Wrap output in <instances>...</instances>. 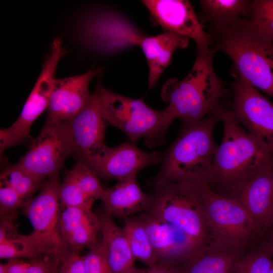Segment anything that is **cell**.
Listing matches in <instances>:
<instances>
[{
    "instance_id": "obj_25",
    "label": "cell",
    "mask_w": 273,
    "mask_h": 273,
    "mask_svg": "<svg viewBox=\"0 0 273 273\" xmlns=\"http://www.w3.org/2000/svg\"><path fill=\"white\" fill-rule=\"evenodd\" d=\"M246 251L217 250L208 247L179 267L182 273H234L237 262Z\"/></svg>"
},
{
    "instance_id": "obj_21",
    "label": "cell",
    "mask_w": 273,
    "mask_h": 273,
    "mask_svg": "<svg viewBox=\"0 0 273 273\" xmlns=\"http://www.w3.org/2000/svg\"><path fill=\"white\" fill-rule=\"evenodd\" d=\"M189 38L174 33L164 31L155 36H146L141 47L147 61L148 87L154 88L161 75L169 66L174 52L189 46Z\"/></svg>"
},
{
    "instance_id": "obj_20",
    "label": "cell",
    "mask_w": 273,
    "mask_h": 273,
    "mask_svg": "<svg viewBox=\"0 0 273 273\" xmlns=\"http://www.w3.org/2000/svg\"><path fill=\"white\" fill-rule=\"evenodd\" d=\"M59 220L58 230L62 242L74 251L89 249L99 239V217L91 210L64 207Z\"/></svg>"
},
{
    "instance_id": "obj_16",
    "label": "cell",
    "mask_w": 273,
    "mask_h": 273,
    "mask_svg": "<svg viewBox=\"0 0 273 273\" xmlns=\"http://www.w3.org/2000/svg\"><path fill=\"white\" fill-rule=\"evenodd\" d=\"M98 73L91 69L80 75L56 79L47 119L67 122L78 114L90 100L89 84Z\"/></svg>"
},
{
    "instance_id": "obj_3",
    "label": "cell",
    "mask_w": 273,
    "mask_h": 273,
    "mask_svg": "<svg viewBox=\"0 0 273 273\" xmlns=\"http://www.w3.org/2000/svg\"><path fill=\"white\" fill-rule=\"evenodd\" d=\"M196 47L195 61L189 73L181 80L168 79L160 93L161 99L168 103L165 109L171 119L179 118L184 124L211 113L228 94L214 69L215 51L211 47Z\"/></svg>"
},
{
    "instance_id": "obj_41",
    "label": "cell",
    "mask_w": 273,
    "mask_h": 273,
    "mask_svg": "<svg viewBox=\"0 0 273 273\" xmlns=\"http://www.w3.org/2000/svg\"><path fill=\"white\" fill-rule=\"evenodd\" d=\"M271 181H272V188H273V166H272V172H271Z\"/></svg>"
},
{
    "instance_id": "obj_38",
    "label": "cell",
    "mask_w": 273,
    "mask_h": 273,
    "mask_svg": "<svg viewBox=\"0 0 273 273\" xmlns=\"http://www.w3.org/2000/svg\"><path fill=\"white\" fill-rule=\"evenodd\" d=\"M270 228H272V232L271 233H270L269 238L267 241L266 242L268 243V244L271 246L273 250V225L270 226Z\"/></svg>"
},
{
    "instance_id": "obj_32",
    "label": "cell",
    "mask_w": 273,
    "mask_h": 273,
    "mask_svg": "<svg viewBox=\"0 0 273 273\" xmlns=\"http://www.w3.org/2000/svg\"><path fill=\"white\" fill-rule=\"evenodd\" d=\"M26 204L24 199L14 189L1 183V218H15L18 210L22 207H24Z\"/></svg>"
},
{
    "instance_id": "obj_31",
    "label": "cell",
    "mask_w": 273,
    "mask_h": 273,
    "mask_svg": "<svg viewBox=\"0 0 273 273\" xmlns=\"http://www.w3.org/2000/svg\"><path fill=\"white\" fill-rule=\"evenodd\" d=\"M82 258L85 273H112L101 239H98Z\"/></svg>"
},
{
    "instance_id": "obj_28",
    "label": "cell",
    "mask_w": 273,
    "mask_h": 273,
    "mask_svg": "<svg viewBox=\"0 0 273 273\" xmlns=\"http://www.w3.org/2000/svg\"><path fill=\"white\" fill-rule=\"evenodd\" d=\"M43 181L17 163L9 165L1 174V183L14 189L26 204L31 200L33 194L41 187Z\"/></svg>"
},
{
    "instance_id": "obj_30",
    "label": "cell",
    "mask_w": 273,
    "mask_h": 273,
    "mask_svg": "<svg viewBox=\"0 0 273 273\" xmlns=\"http://www.w3.org/2000/svg\"><path fill=\"white\" fill-rule=\"evenodd\" d=\"M59 199L64 207H78L87 210H92L96 201L87 195L67 172L60 184Z\"/></svg>"
},
{
    "instance_id": "obj_37",
    "label": "cell",
    "mask_w": 273,
    "mask_h": 273,
    "mask_svg": "<svg viewBox=\"0 0 273 273\" xmlns=\"http://www.w3.org/2000/svg\"><path fill=\"white\" fill-rule=\"evenodd\" d=\"M31 262L17 259L11 260L5 264L8 273H24Z\"/></svg>"
},
{
    "instance_id": "obj_10",
    "label": "cell",
    "mask_w": 273,
    "mask_h": 273,
    "mask_svg": "<svg viewBox=\"0 0 273 273\" xmlns=\"http://www.w3.org/2000/svg\"><path fill=\"white\" fill-rule=\"evenodd\" d=\"M231 109L239 123L273 155V103L241 78L231 84Z\"/></svg>"
},
{
    "instance_id": "obj_36",
    "label": "cell",
    "mask_w": 273,
    "mask_h": 273,
    "mask_svg": "<svg viewBox=\"0 0 273 273\" xmlns=\"http://www.w3.org/2000/svg\"><path fill=\"white\" fill-rule=\"evenodd\" d=\"M127 273H182V272L179 267L163 263H158L144 269L134 267Z\"/></svg>"
},
{
    "instance_id": "obj_35",
    "label": "cell",
    "mask_w": 273,
    "mask_h": 273,
    "mask_svg": "<svg viewBox=\"0 0 273 273\" xmlns=\"http://www.w3.org/2000/svg\"><path fill=\"white\" fill-rule=\"evenodd\" d=\"M59 265L58 257L46 256L32 261L24 273H57Z\"/></svg>"
},
{
    "instance_id": "obj_18",
    "label": "cell",
    "mask_w": 273,
    "mask_h": 273,
    "mask_svg": "<svg viewBox=\"0 0 273 273\" xmlns=\"http://www.w3.org/2000/svg\"><path fill=\"white\" fill-rule=\"evenodd\" d=\"M60 184L59 175L48 178L39 194L24 206L23 213L29 220L33 232L63 243L58 230Z\"/></svg>"
},
{
    "instance_id": "obj_39",
    "label": "cell",
    "mask_w": 273,
    "mask_h": 273,
    "mask_svg": "<svg viewBox=\"0 0 273 273\" xmlns=\"http://www.w3.org/2000/svg\"><path fill=\"white\" fill-rule=\"evenodd\" d=\"M0 273H8L5 264L1 263L0 264Z\"/></svg>"
},
{
    "instance_id": "obj_29",
    "label": "cell",
    "mask_w": 273,
    "mask_h": 273,
    "mask_svg": "<svg viewBox=\"0 0 273 273\" xmlns=\"http://www.w3.org/2000/svg\"><path fill=\"white\" fill-rule=\"evenodd\" d=\"M88 196L95 200L101 199L104 188L99 177L84 162L77 161L70 170L66 171Z\"/></svg>"
},
{
    "instance_id": "obj_22",
    "label": "cell",
    "mask_w": 273,
    "mask_h": 273,
    "mask_svg": "<svg viewBox=\"0 0 273 273\" xmlns=\"http://www.w3.org/2000/svg\"><path fill=\"white\" fill-rule=\"evenodd\" d=\"M98 215L99 232L112 273H127L134 266V258L122 228L104 210Z\"/></svg>"
},
{
    "instance_id": "obj_19",
    "label": "cell",
    "mask_w": 273,
    "mask_h": 273,
    "mask_svg": "<svg viewBox=\"0 0 273 273\" xmlns=\"http://www.w3.org/2000/svg\"><path fill=\"white\" fill-rule=\"evenodd\" d=\"M137 173L118 180L113 187L104 188L101 200L104 210L111 216L124 219L146 211L151 195L144 193L137 180Z\"/></svg>"
},
{
    "instance_id": "obj_9",
    "label": "cell",
    "mask_w": 273,
    "mask_h": 273,
    "mask_svg": "<svg viewBox=\"0 0 273 273\" xmlns=\"http://www.w3.org/2000/svg\"><path fill=\"white\" fill-rule=\"evenodd\" d=\"M73 152L68 122L47 119L39 134L17 164L44 180L59 175L66 159Z\"/></svg>"
},
{
    "instance_id": "obj_33",
    "label": "cell",
    "mask_w": 273,
    "mask_h": 273,
    "mask_svg": "<svg viewBox=\"0 0 273 273\" xmlns=\"http://www.w3.org/2000/svg\"><path fill=\"white\" fill-rule=\"evenodd\" d=\"M251 14L260 28L273 35V0L251 1Z\"/></svg>"
},
{
    "instance_id": "obj_11",
    "label": "cell",
    "mask_w": 273,
    "mask_h": 273,
    "mask_svg": "<svg viewBox=\"0 0 273 273\" xmlns=\"http://www.w3.org/2000/svg\"><path fill=\"white\" fill-rule=\"evenodd\" d=\"M59 62V59L55 56H50L47 58L19 117L8 128L1 129V154L13 146L27 143L31 144L33 140L29 134L30 128L33 122L48 108Z\"/></svg>"
},
{
    "instance_id": "obj_17",
    "label": "cell",
    "mask_w": 273,
    "mask_h": 273,
    "mask_svg": "<svg viewBox=\"0 0 273 273\" xmlns=\"http://www.w3.org/2000/svg\"><path fill=\"white\" fill-rule=\"evenodd\" d=\"M273 161L248 179L231 198L236 199L263 230L273 225Z\"/></svg>"
},
{
    "instance_id": "obj_6",
    "label": "cell",
    "mask_w": 273,
    "mask_h": 273,
    "mask_svg": "<svg viewBox=\"0 0 273 273\" xmlns=\"http://www.w3.org/2000/svg\"><path fill=\"white\" fill-rule=\"evenodd\" d=\"M204 211L209 230L208 248L223 251H246L264 231L235 199L223 196L201 184Z\"/></svg>"
},
{
    "instance_id": "obj_2",
    "label": "cell",
    "mask_w": 273,
    "mask_h": 273,
    "mask_svg": "<svg viewBox=\"0 0 273 273\" xmlns=\"http://www.w3.org/2000/svg\"><path fill=\"white\" fill-rule=\"evenodd\" d=\"M223 125L212 172L206 184L213 192L232 197L251 177L273 161V155L242 127L231 108L222 103L213 111Z\"/></svg>"
},
{
    "instance_id": "obj_15",
    "label": "cell",
    "mask_w": 273,
    "mask_h": 273,
    "mask_svg": "<svg viewBox=\"0 0 273 273\" xmlns=\"http://www.w3.org/2000/svg\"><path fill=\"white\" fill-rule=\"evenodd\" d=\"M142 2L153 19L165 31L193 39L196 45L212 47L211 34L204 30L187 0H144Z\"/></svg>"
},
{
    "instance_id": "obj_26",
    "label": "cell",
    "mask_w": 273,
    "mask_h": 273,
    "mask_svg": "<svg viewBox=\"0 0 273 273\" xmlns=\"http://www.w3.org/2000/svg\"><path fill=\"white\" fill-rule=\"evenodd\" d=\"M122 229L135 260L148 267L158 263L156 253L138 215L125 218Z\"/></svg>"
},
{
    "instance_id": "obj_27",
    "label": "cell",
    "mask_w": 273,
    "mask_h": 273,
    "mask_svg": "<svg viewBox=\"0 0 273 273\" xmlns=\"http://www.w3.org/2000/svg\"><path fill=\"white\" fill-rule=\"evenodd\" d=\"M273 261V250L266 242L250 247L237 262L234 273H268Z\"/></svg>"
},
{
    "instance_id": "obj_40",
    "label": "cell",
    "mask_w": 273,
    "mask_h": 273,
    "mask_svg": "<svg viewBox=\"0 0 273 273\" xmlns=\"http://www.w3.org/2000/svg\"><path fill=\"white\" fill-rule=\"evenodd\" d=\"M268 273H273V261H272V262L271 267H270V269H269Z\"/></svg>"
},
{
    "instance_id": "obj_8",
    "label": "cell",
    "mask_w": 273,
    "mask_h": 273,
    "mask_svg": "<svg viewBox=\"0 0 273 273\" xmlns=\"http://www.w3.org/2000/svg\"><path fill=\"white\" fill-rule=\"evenodd\" d=\"M78 35L86 48L103 54L139 46L146 36L123 16L108 10L86 16L79 25Z\"/></svg>"
},
{
    "instance_id": "obj_12",
    "label": "cell",
    "mask_w": 273,
    "mask_h": 273,
    "mask_svg": "<svg viewBox=\"0 0 273 273\" xmlns=\"http://www.w3.org/2000/svg\"><path fill=\"white\" fill-rule=\"evenodd\" d=\"M138 215L156 253L158 263L179 267L207 248L173 224L147 212Z\"/></svg>"
},
{
    "instance_id": "obj_14",
    "label": "cell",
    "mask_w": 273,
    "mask_h": 273,
    "mask_svg": "<svg viewBox=\"0 0 273 273\" xmlns=\"http://www.w3.org/2000/svg\"><path fill=\"white\" fill-rule=\"evenodd\" d=\"M162 153L146 152L128 141L114 148L107 146L100 154L82 162L99 178L118 180L160 163Z\"/></svg>"
},
{
    "instance_id": "obj_1",
    "label": "cell",
    "mask_w": 273,
    "mask_h": 273,
    "mask_svg": "<svg viewBox=\"0 0 273 273\" xmlns=\"http://www.w3.org/2000/svg\"><path fill=\"white\" fill-rule=\"evenodd\" d=\"M211 47L233 62L230 74L273 98V35L250 18L208 27Z\"/></svg>"
},
{
    "instance_id": "obj_24",
    "label": "cell",
    "mask_w": 273,
    "mask_h": 273,
    "mask_svg": "<svg viewBox=\"0 0 273 273\" xmlns=\"http://www.w3.org/2000/svg\"><path fill=\"white\" fill-rule=\"evenodd\" d=\"M199 21L209 26L225 24L239 18L251 19L249 0H200Z\"/></svg>"
},
{
    "instance_id": "obj_4",
    "label": "cell",
    "mask_w": 273,
    "mask_h": 273,
    "mask_svg": "<svg viewBox=\"0 0 273 273\" xmlns=\"http://www.w3.org/2000/svg\"><path fill=\"white\" fill-rule=\"evenodd\" d=\"M219 121L212 112L198 121L183 123L175 140L162 153L160 169L152 179L207 184L218 147L214 130Z\"/></svg>"
},
{
    "instance_id": "obj_23",
    "label": "cell",
    "mask_w": 273,
    "mask_h": 273,
    "mask_svg": "<svg viewBox=\"0 0 273 273\" xmlns=\"http://www.w3.org/2000/svg\"><path fill=\"white\" fill-rule=\"evenodd\" d=\"M65 245L54 238L32 232L18 234L12 239L0 241V258L10 260L46 256L58 257Z\"/></svg>"
},
{
    "instance_id": "obj_5",
    "label": "cell",
    "mask_w": 273,
    "mask_h": 273,
    "mask_svg": "<svg viewBox=\"0 0 273 273\" xmlns=\"http://www.w3.org/2000/svg\"><path fill=\"white\" fill-rule=\"evenodd\" d=\"M150 183L151 202L145 212L179 228L201 245L208 247L210 233L201 184L154 179Z\"/></svg>"
},
{
    "instance_id": "obj_13",
    "label": "cell",
    "mask_w": 273,
    "mask_h": 273,
    "mask_svg": "<svg viewBox=\"0 0 273 273\" xmlns=\"http://www.w3.org/2000/svg\"><path fill=\"white\" fill-rule=\"evenodd\" d=\"M101 82H99L85 107L67 121L77 161L86 160L100 154L106 148L105 134L107 124L101 111Z\"/></svg>"
},
{
    "instance_id": "obj_7",
    "label": "cell",
    "mask_w": 273,
    "mask_h": 273,
    "mask_svg": "<svg viewBox=\"0 0 273 273\" xmlns=\"http://www.w3.org/2000/svg\"><path fill=\"white\" fill-rule=\"evenodd\" d=\"M100 93L102 116L108 125L120 129L134 144L141 139L150 148L165 143L173 121L165 108L156 110L142 99L117 94L102 85Z\"/></svg>"
},
{
    "instance_id": "obj_34",
    "label": "cell",
    "mask_w": 273,
    "mask_h": 273,
    "mask_svg": "<svg viewBox=\"0 0 273 273\" xmlns=\"http://www.w3.org/2000/svg\"><path fill=\"white\" fill-rule=\"evenodd\" d=\"M58 257L60 265L57 273H85L82 256L79 252L67 246Z\"/></svg>"
}]
</instances>
